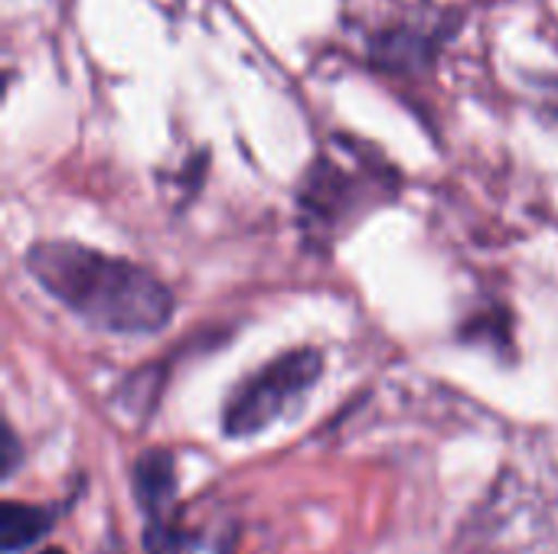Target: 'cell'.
<instances>
[{
	"label": "cell",
	"mask_w": 558,
	"mask_h": 554,
	"mask_svg": "<svg viewBox=\"0 0 558 554\" xmlns=\"http://www.w3.org/2000/svg\"><path fill=\"white\" fill-rule=\"evenodd\" d=\"M324 376V353L298 346L248 372L222 405V434L245 441L278 424Z\"/></svg>",
	"instance_id": "2"
},
{
	"label": "cell",
	"mask_w": 558,
	"mask_h": 554,
	"mask_svg": "<svg viewBox=\"0 0 558 554\" xmlns=\"http://www.w3.org/2000/svg\"><path fill=\"white\" fill-rule=\"evenodd\" d=\"M144 549L147 554H235V532L213 519L196 522L173 503L170 509L147 516Z\"/></svg>",
	"instance_id": "4"
},
{
	"label": "cell",
	"mask_w": 558,
	"mask_h": 554,
	"mask_svg": "<svg viewBox=\"0 0 558 554\" xmlns=\"http://www.w3.org/2000/svg\"><path fill=\"white\" fill-rule=\"evenodd\" d=\"M23 268L69 313L111 336H157L177 310L170 287L150 268L78 242H36Z\"/></svg>",
	"instance_id": "1"
},
{
	"label": "cell",
	"mask_w": 558,
	"mask_h": 554,
	"mask_svg": "<svg viewBox=\"0 0 558 554\" xmlns=\"http://www.w3.org/2000/svg\"><path fill=\"white\" fill-rule=\"evenodd\" d=\"M39 554H65L62 549H46V552H39Z\"/></svg>",
	"instance_id": "9"
},
{
	"label": "cell",
	"mask_w": 558,
	"mask_h": 554,
	"mask_svg": "<svg viewBox=\"0 0 558 554\" xmlns=\"http://www.w3.org/2000/svg\"><path fill=\"white\" fill-rule=\"evenodd\" d=\"M16 460H20V441H16V434H13V428L3 424V464H0V473H3L7 480H10L13 470H16Z\"/></svg>",
	"instance_id": "8"
},
{
	"label": "cell",
	"mask_w": 558,
	"mask_h": 554,
	"mask_svg": "<svg viewBox=\"0 0 558 554\" xmlns=\"http://www.w3.org/2000/svg\"><path fill=\"white\" fill-rule=\"evenodd\" d=\"M131 490L144 516H157L177 503V457L163 447L144 451L131 467Z\"/></svg>",
	"instance_id": "5"
},
{
	"label": "cell",
	"mask_w": 558,
	"mask_h": 554,
	"mask_svg": "<svg viewBox=\"0 0 558 554\" xmlns=\"http://www.w3.org/2000/svg\"><path fill=\"white\" fill-rule=\"evenodd\" d=\"M389 170L363 180L360 173H350L337 160L320 157L304 180L301 209L314 232H340L350 222H356L369 206L389 199Z\"/></svg>",
	"instance_id": "3"
},
{
	"label": "cell",
	"mask_w": 558,
	"mask_h": 554,
	"mask_svg": "<svg viewBox=\"0 0 558 554\" xmlns=\"http://www.w3.org/2000/svg\"><path fill=\"white\" fill-rule=\"evenodd\" d=\"M56 516L59 513L52 506L3 500V506H0V549L3 554H20L29 545H36L52 529Z\"/></svg>",
	"instance_id": "6"
},
{
	"label": "cell",
	"mask_w": 558,
	"mask_h": 554,
	"mask_svg": "<svg viewBox=\"0 0 558 554\" xmlns=\"http://www.w3.org/2000/svg\"><path fill=\"white\" fill-rule=\"evenodd\" d=\"M428 49V42L418 36V33H405V29H389L376 39L373 46V56L376 62L383 65H392V69H402V65H418L422 52Z\"/></svg>",
	"instance_id": "7"
}]
</instances>
